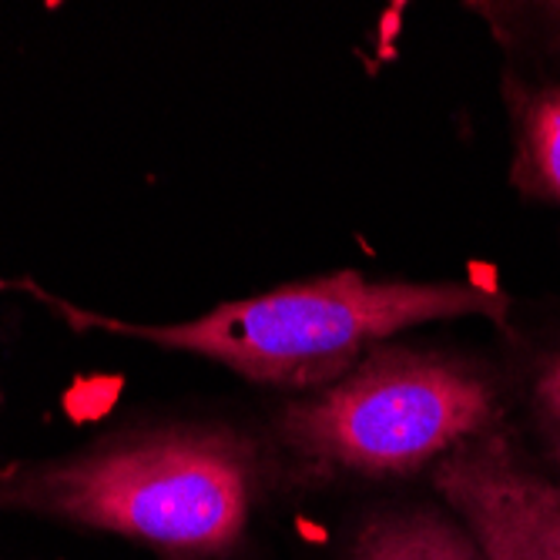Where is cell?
Wrapping results in <instances>:
<instances>
[{
	"mask_svg": "<svg viewBox=\"0 0 560 560\" xmlns=\"http://www.w3.org/2000/svg\"><path fill=\"white\" fill-rule=\"evenodd\" d=\"M483 560H560V487L511 423L464 443L423 480Z\"/></svg>",
	"mask_w": 560,
	"mask_h": 560,
	"instance_id": "277c9868",
	"label": "cell"
},
{
	"mask_svg": "<svg viewBox=\"0 0 560 560\" xmlns=\"http://www.w3.org/2000/svg\"><path fill=\"white\" fill-rule=\"evenodd\" d=\"M332 487L259 417H144L0 470V514L108 534L159 560H276V530Z\"/></svg>",
	"mask_w": 560,
	"mask_h": 560,
	"instance_id": "6da1fadb",
	"label": "cell"
},
{
	"mask_svg": "<svg viewBox=\"0 0 560 560\" xmlns=\"http://www.w3.org/2000/svg\"><path fill=\"white\" fill-rule=\"evenodd\" d=\"M500 101L511 138L506 182L560 219V74L500 65Z\"/></svg>",
	"mask_w": 560,
	"mask_h": 560,
	"instance_id": "52a82bcc",
	"label": "cell"
},
{
	"mask_svg": "<svg viewBox=\"0 0 560 560\" xmlns=\"http://www.w3.org/2000/svg\"><path fill=\"white\" fill-rule=\"evenodd\" d=\"M506 423L560 487V295L514 299L493 329Z\"/></svg>",
	"mask_w": 560,
	"mask_h": 560,
	"instance_id": "5b68a950",
	"label": "cell"
},
{
	"mask_svg": "<svg viewBox=\"0 0 560 560\" xmlns=\"http://www.w3.org/2000/svg\"><path fill=\"white\" fill-rule=\"evenodd\" d=\"M360 493L310 560H483L427 483Z\"/></svg>",
	"mask_w": 560,
	"mask_h": 560,
	"instance_id": "8992f818",
	"label": "cell"
},
{
	"mask_svg": "<svg viewBox=\"0 0 560 560\" xmlns=\"http://www.w3.org/2000/svg\"><path fill=\"white\" fill-rule=\"evenodd\" d=\"M262 420L332 493L410 487L453 450L506 423L503 373L493 346L399 336L336 383L276 399Z\"/></svg>",
	"mask_w": 560,
	"mask_h": 560,
	"instance_id": "3957f363",
	"label": "cell"
},
{
	"mask_svg": "<svg viewBox=\"0 0 560 560\" xmlns=\"http://www.w3.org/2000/svg\"><path fill=\"white\" fill-rule=\"evenodd\" d=\"M31 292L74 332H108L215 363L232 376L282 396L316 393L336 383L380 342L413 336L427 326L483 319L493 329L517 295L477 279H380L339 269L313 279L219 302L185 323L141 326L78 310L47 295L31 279L4 282Z\"/></svg>",
	"mask_w": 560,
	"mask_h": 560,
	"instance_id": "7a4b0ae2",
	"label": "cell"
},
{
	"mask_svg": "<svg viewBox=\"0 0 560 560\" xmlns=\"http://www.w3.org/2000/svg\"><path fill=\"white\" fill-rule=\"evenodd\" d=\"M464 8L490 31L503 65L560 74V0H470Z\"/></svg>",
	"mask_w": 560,
	"mask_h": 560,
	"instance_id": "ba28073f",
	"label": "cell"
}]
</instances>
